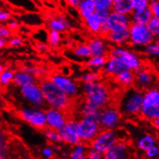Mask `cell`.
<instances>
[{
	"label": "cell",
	"instance_id": "6da1fadb",
	"mask_svg": "<svg viewBox=\"0 0 159 159\" xmlns=\"http://www.w3.org/2000/svg\"><path fill=\"white\" fill-rule=\"evenodd\" d=\"M39 84L43 92L45 102L48 107L57 108L70 114H73L75 111L77 99L70 98L49 78L40 80Z\"/></svg>",
	"mask_w": 159,
	"mask_h": 159
},
{
	"label": "cell",
	"instance_id": "7a4b0ae2",
	"mask_svg": "<svg viewBox=\"0 0 159 159\" xmlns=\"http://www.w3.org/2000/svg\"><path fill=\"white\" fill-rule=\"evenodd\" d=\"M83 98L98 109L112 105L113 92L109 83L103 80L82 84Z\"/></svg>",
	"mask_w": 159,
	"mask_h": 159
},
{
	"label": "cell",
	"instance_id": "3957f363",
	"mask_svg": "<svg viewBox=\"0 0 159 159\" xmlns=\"http://www.w3.org/2000/svg\"><path fill=\"white\" fill-rule=\"evenodd\" d=\"M144 91L134 87L124 90L118 105L123 117L134 118L140 116L143 108Z\"/></svg>",
	"mask_w": 159,
	"mask_h": 159
},
{
	"label": "cell",
	"instance_id": "277c9868",
	"mask_svg": "<svg viewBox=\"0 0 159 159\" xmlns=\"http://www.w3.org/2000/svg\"><path fill=\"white\" fill-rule=\"evenodd\" d=\"M17 116L24 122L34 129L43 131L46 129V111L33 108H22L17 111Z\"/></svg>",
	"mask_w": 159,
	"mask_h": 159
},
{
	"label": "cell",
	"instance_id": "5b68a950",
	"mask_svg": "<svg viewBox=\"0 0 159 159\" xmlns=\"http://www.w3.org/2000/svg\"><path fill=\"white\" fill-rule=\"evenodd\" d=\"M129 45L133 48H143L146 45L156 40L155 37L148 29L147 25H140L131 24L129 28Z\"/></svg>",
	"mask_w": 159,
	"mask_h": 159
},
{
	"label": "cell",
	"instance_id": "8992f818",
	"mask_svg": "<svg viewBox=\"0 0 159 159\" xmlns=\"http://www.w3.org/2000/svg\"><path fill=\"white\" fill-rule=\"evenodd\" d=\"M77 131L81 142L90 145L102 129L97 121L81 118L77 119Z\"/></svg>",
	"mask_w": 159,
	"mask_h": 159
},
{
	"label": "cell",
	"instance_id": "52a82bcc",
	"mask_svg": "<svg viewBox=\"0 0 159 159\" xmlns=\"http://www.w3.org/2000/svg\"><path fill=\"white\" fill-rule=\"evenodd\" d=\"M122 117L118 105L112 104L101 109L99 124L102 130H115L121 123Z\"/></svg>",
	"mask_w": 159,
	"mask_h": 159
},
{
	"label": "cell",
	"instance_id": "ba28073f",
	"mask_svg": "<svg viewBox=\"0 0 159 159\" xmlns=\"http://www.w3.org/2000/svg\"><path fill=\"white\" fill-rule=\"evenodd\" d=\"M48 78L70 98L78 99L80 89L77 82L74 79L61 73H52Z\"/></svg>",
	"mask_w": 159,
	"mask_h": 159
},
{
	"label": "cell",
	"instance_id": "9c48e42d",
	"mask_svg": "<svg viewBox=\"0 0 159 159\" xmlns=\"http://www.w3.org/2000/svg\"><path fill=\"white\" fill-rule=\"evenodd\" d=\"M19 92L21 96L31 105V107L40 109H44L43 108L47 107L40 84H33L20 88Z\"/></svg>",
	"mask_w": 159,
	"mask_h": 159
},
{
	"label": "cell",
	"instance_id": "30bf717a",
	"mask_svg": "<svg viewBox=\"0 0 159 159\" xmlns=\"http://www.w3.org/2000/svg\"><path fill=\"white\" fill-rule=\"evenodd\" d=\"M120 141L115 130H102L97 134L89 147L104 154Z\"/></svg>",
	"mask_w": 159,
	"mask_h": 159
},
{
	"label": "cell",
	"instance_id": "8fae6325",
	"mask_svg": "<svg viewBox=\"0 0 159 159\" xmlns=\"http://www.w3.org/2000/svg\"><path fill=\"white\" fill-rule=\"evenodd\" d=\"M45 111L46 117V129L51 130L59 131L67 123L70 118H74L72 114L57 108L48 107Z\"/></svg>",
	"mask_w": 159,
	"mask_h": 159
},
{
	"label": "cell",
	"instance_id": "7c38bea8",
	"mask_svg": "<svg viewBox=\"0 0 159 159\" xmlns=\"http://www.w3.org/2000/svg\"><path fill=\"white\" fill-rule=\"evenodd\" d=\"M77 119L75 118H71L68 120L67 123L64 127L58 131L64 143L73 147L81 143L80 139L77 134Z\"/></svg>",
	"mask_w": 159,
	"mask_h": 159
},
{
	"label": "cell",
	"instance_id": "4fadbf2b",
	"mask_svg": "<svg viewBox=\"0 0 159 159\" xmlns=\"http://www.w3.org/2000/svg\"><path fill=\"white\" fill-rule=\"evenodd\" d=\"M106 25L110 32H120L129 29L131 22L129 16L111 12Z\"/></svg>",
	"mask_w": 159,
	"mask_h": 159
},
{
	"label": "cell",
	"instance_id": "5bb4252c",
	"mask_svg": "<svg viewBox=\"0 0 159 159\" xmlns=\"http://www.w3.org/2000/svg\"><path fill=\"white\" fill-rule=\"evenodd\" d=\"M108 43L100 36H91L87 40V44L91 53V57L108 56L110 47Z\"/></svg>",
	"mask_w": 159,
	"mask_h": 159
},
{
	"label": "cell",
	"instance_id": "9a60e30c",
	"mask_svg": "<svg viewBox=\"0 0 159 159\" xmlns=\"http://www.w3.org/2000/svg\"><path fill=\"white\" fill-rule=\"evenodd\" d=\"M120 59L122 62L124 70H128L136 73L144 68L142 60L138 54L131 51L128 48L127 52L121 57H120Z\"/></svg>",
	"mask_w": 159,
	"mask_h": 159
},
{
	"label": "cell",
	"instance_id": "2e32d148",
	"mask_svg": "<svg viewBox=\"0 0 159 159\" xmlns=\"http://www.w3.org/2000/svg\"><path fill=\"white\" fill-rule=\"evenodd\" d=\"M48 30L56 31L58 32H66L71 29V25L67 18L62 14H56L48 17L46 20Z\"/></svg>",
	"mask_w": 159,
	"mask_h": 159
},
{
	"label": "cell",
	"instance_id": "e0dca14e",
	"mask_svg": "<svg viewBox=\"0 0 159 159\" xmlns=\"http://www.w3.org/2000/svg\"><path fill=\"white\" fill-rule=\"evenodd\" d=\"M129 147L125 141L120 140L104 153L103 159H129Z\"/></svg>",
	"mask_w": 159,
	"mask_h": 159
},
{
	"label": "cell",
	"instance_id": "ac0fdd59",
	"mask_svg": "<svg viewBox=\"0 0 159 159\" xmlns=\"http://www.w3.org/2000/svg\"><path fill=\"white\" fill-rule=\"evenodd\" d=\"M155 82V75L152 72L142 68L135 73V88L142 91H145L152 87Z\"/></svg>",
	"mask_w": 159,
	"mask_h": 159
},
{
	"label": "cell",
	"instance_id": "d6986e66",
	"mask_svg": "<svg viewBox=\"0 0 159 159\" xmlns=\"http://www.w3.org/2000/svg\"><path fill=\"white\" fill-rule=\"evenodd\" d=\"M123 70H124V67H123L122 62L119 57L108 56V61H107L101 73L106 77L113 79Z\"/></svg>",
	"mask_w": 159,
	"mask_h": 159
},
{
	"label": "cell",
	"instance_id": "ffe728a7",
	"mask_svg": "<svg viewBox=\"0 0 159 159\" xmlns=\"http://www.w3.org/2000/svg\"><path fill=\"white\" fill-rule=\"evenodd\" d=\"M113 80L121 89L127 90L135 86V73L128 70H123L113 77Z\"/></svg>",
	"mask_w": 159,
	"mask_h": 159
},
{
	"label": "cell",
	"instance_id": "44dd1931",
	"mask_svg": "<svg viewBox=\"0 0 159 159\" xmlns=\"http://www.w3.org/2000/svg\"><path fill=\"white\" fill-rule=\"evenodd\" d=\"M152 18L153 14L150 7L144 8L139 10H134V12L130 16L131 24L140 25H147Z\"/></svg>",
	"mask_w": 159,
	"mask_h": 159
},
{
	"label": "cell",
	"instance_id": "7402d4cb",
	"mask_svg": "<svg viewBox=\"0 0 159 159\" xmlns=\"http://www.w3.org/2000/svg\"><path fill=\"white\" fill-rule=\"evenodd\" d=\"M105 40L111 45L114 46H124V45H129V29L120 31V32H111L105 38Z\"/></svg>",
	"mask_w": 159,
	"mask_h": 159
},
{
	"label": "cell",
	"instance_id": "603a6c76",
	"mask_svg": "<svg viewBox=\"0 0 159 159\" xmlns=\"http://www.w3.org/2000/svg\"><path fill=\"white\" fill-rule=\"evenodd\" d=\"M82 22L84 28L92 36H99L102 23L97 12L87 17V19L82 20Z\"/></svg>",
	"mask_w": 159,
	"mask_h": 159
},
{
	"label": "cell",
	"instance_id": "cb8c5ba5",
	"mask_svg": "<svg viewBox=\"0 0 159 159\" xmlns=\"http://www.w3.org/2000/svg\"><path fill=\"white\" fill-rule=\"evenodd\" d=\"M40 80L32 75L30 74L23 69L19 70L15 72V77H14L13 84L16 86L20 88L27 86L33 84H39Z\"/></svg>",
	"mask_w": 159,
	"mask_h": 159
},
{
	"label": "cell",
	"instance_id": "d4e9b609",
	"mask_svg": "<svg viewBox=\"0 0 159 159\" xmlns=\"http://www.w3.org/2000/svg\"><path fill=\"white\" fill-rule=\"evenodd\" d=\"M77 11L81 20L87 19L97 12L94 2V0H81Z\"/></svg>",
	"mask_w": 159,
	"mask_h": 159
},
{
	"label": "cell",
	"instance_id": "484cf974",
	"mask_svg": "<svg viewBox=\"0 0 159 159\" xmlns=\"http://www.w3.org/2000/svg\"><path fill=\"white\" fill-rule=\"evenodd\" d=\"M159 105V89L152 87L144 91L143 107H154Z\"/></svg>",
	"mask_w": 159,
	"mask_h": 159
},
{
	"label": "cell",
	"instance_id": "4316f807",
	"mask_svg": "<svg viewBox=\"0 0 159 159\" xmlns=\"http://www.w3.org/2000/svg\"><path fill=\"white\" fill-rule=\"evenodd\" d=\"M108 56H97V57H90L85 61L84 66L89 71L92 72H101L104 68Z\"/></svg>",
	"mask_w": 159,
	"mask_h": 159
},
{
	"label": "cell",
	"instance_id": "83f0119b",
	"mask_svg": "<svg viewBox=\"0 0 159 159\" xmlns=\"http://www.w3.org/2000/svg\"><path fill=\"white\" fill-rule=\"evenodd\" d=\"M156 138L153 134L146 133V134L139 136L138 139L136 141L135 145L138 150L145 152L149 148L156 145Z\"/></svg>",
	"mask_w": 159,
	"mask_h": 159
},
{
	"label": "cell",
	"instance_id": "f1b7e54d",
	"mask_svg": "<svg viewBox=\"0 0 159 159\" xmlns=\"http://www.w3.org/2000/svg\"><path fill=\"white\" fill-rule=\"evenodd\" d=\"M111 10L112 12L130 16L134 10L132 0H119L115 2H113Z\"/></svg>",
	"mask_w": 159,
	"mask_h": 159
},
{
	"label": "cell",
	"instance_id": "f546056e",
	"mask_svg": "<svg viewBox=\"0 0 159 159\" xmlns=\"http://www.w3.org/2000/svg\"><path fill=\"white\" fill-rule=\"evenodd\" d=\"M88 149L89 145L81 142L73 147L72 151L70 152L68 158L69 159H86Z\"/></svg>",
	"mask_w": 159,
	"mask_h": 159
},
{
	"label": "cell",
	"instance_id": "4dcf8cb0",
	"mask_svg": "<svg viewBox=\"0 0 159 159\" xmlns=\"http://www.w3.org/2000/svg\"><path fill=\"white\" fill-rule=\"evenodd\" d=\"M71 51L76 57L84 60L85 61L91 57L90 50L87 43L78 44Z\"/></svg>",
	"mask_w": 159,
	"mask_h": 159
},
{
	"label": "cell",
	"instance_id": "1f68e13d",
	"mask_svg": "<svg viewBox=\"0 0 159 159\" xmlns=\"http://www.w3.org/2000/svg\"><path fill=\"white\" fill-rule=\"evenodd\" d=\"M101 80H103L102 73L98 72H92V71L83 73L78 77V81L81 84L97 82Z\"/></svg>",
	"mask_w": 159,
	"mask_h": 159
},
{
	"label": "cell",
	"instance_id": "d6a6232c",
	"mask_svg": "<svg viewBox=\"0 0 159 159\" xmlns=\"http://www.w3.org/2000/svg\"><path fill=\"white\" fill-rule=\"evenodd\" d=\"M140 116L144 120L152 122L159 118V105L154 107H143Z\"/></svg>",
	"mask_w": 159,
	"mask_h": 159
},
{
	"label": "cell",
	"instance_id": "836d02e7",
	"mask_svg": "<svg viewBox=\"0 0 159 159\" xmlns=\"http://www.w3.org/2000/svg\"><path fill=\"white\" fill-rule=\"evenodd\" d=\"M24 71L27 72L30 74L35 76L39 80H42L43 79H46V76L47 75V71L42 66H26L23 69Z\"/></svg>",
	"mask_w": 159,
	"mask_h": 159
},
{
	"label": "cell",
	"instance_id": "e575fe53",
	"mask_svg": "<svg viewBox=\"0 0 159 159\" xmlns=\"http://www.w3.org/2000/svg\"><path fill=\"white\" fill-rule=\"evenodd\" d=\"M15 72L10 69H5L2 72H0V82L2 86H6L9 84L13 83Z\"/></svg>",
	"mask_w": 159,
	"mask_h": 159
},
{
	"label": "cell",
	"instance_id": "d590c367",
	"mask_svg": "<svg viewBox=\"0 0 159 159\" xmlns=\"http://www.w3.org/2000/svg\"><path fill=\"white\" fill-rule=\"evenodd\" d=\"M142 52L150 57L159 58V40L156 39L152 43L146 45L142 48Z\"/></svg>",
	"mask_w": 159,
	"mask_h": 159
},
{
	"label": "cell",
	"instance_id": "8d00e7d4",
	"mask_svg": "<svg viewBox=\"0 0 159 159\" xmlns=\"http://www.w3.org/2000/svg\"><path fill=\"white\" fill-rule=\"evenodd\" d=\"M43 134L45 138L52 144H60L64 143L62 140V138L60 135L58 131L51 130V129H46L43 131Z\"/></svg>",
	"mask_w": 159,
	"mask_h": 159
},
{
	"label": "cell",
	"instance_id": "74e56055",
	"mask_svg": "<svg viewBox=\"0 0 159 159\" xmlns=\"http://www.w3.org/2000/svg\"><path fill=\"white\" fill-rule=\"evenodd\" d=\"M62 38H61L60 32H56L53 30H48L47 43L50 47L56 48L60 45Z\"/></svg>",
	"mask_w": 159,
	"mask_h": 159
},
{
	"label": "cell",
	"instance_id": "f35d334b",
	"mask_svg": "<svg viewBox=\"0 0 159 159\" xmlns=\"http://www.w3.org/2000/svg\"><path fill=\"white\" fill-rule=\"evenodd\" d=\"M97 11L110 9L111 10L113 2L112 0H94Z\"/></svg>",
	"mask_w": 159,
	"mask_h": 159
},
{
	"label": "cell",
	"instance_id": "ab89813d",
	"mask_svg": "<svg viewBox=\"0 0 159 159\" xmlns=\"http://www.w3.org/2000/svg\"><path fill=\"white\" fill-rule=\"evenodd\" d=\"M147 27L152 32L155 39L159 40V19L153 16L150 22L147 24Z\"/></svg>",
	"mask_w": 159,
	"mask_h": 159
},
{
	"label": "cell",
	"instance_id": "60d3db41",
	"mask_svg": "<svg viewBox=\"0 0 159 159\" xmlns=\"http://www.w3.org/2000/svg\"><path fill=\"white\" fill-rule=\"evenodd\" d=\"M0 144H1V152H0V157H1V159H6V157L8 155V142L7 139H6V134L5 133H3L2 131L1 132V142H0Z\"/></svg>",
	"mask_w": 159,
	"mask_h": 159
},
{
	"label": "cell",
	"instance_id": "b9f144b4",
	"mask_svg": "<svg viewBox=\"0 0 159 159\" xmlns=\"http://www.w3.org/2000/svg\"><path fill=\"white\" fill-rule=\"evenodd\" d=\"M147 159H158L159 158V145H155L144 152Z\"/></svg>",
	"mask_w": 159,
	"mask_h": 159
},
{
	"label": "cell",
	"instance_id": "7bdbcfd3",
	"mask_svg": "<svg viewBox=\"0 0 159 159\" xmlns=\"http://www.w3.org/2000/svg\"><path fill=\"white\" fill-rule=\"evenodd\" d=\"M56 149L54 148L50 147V146H46L44 147L41 151L42 156L46 159H52L54 157L55 154H56Z\"/></svg>",
	"mask_w": 159,
	"mask_h": 159
},
{
	"label": "cell",
	"instance_id": "ee69618b",
	"mask_svg": "<svg viewBox=\"0 0 159 159\" xmlns=\"http://www.w3.org/2000/svg\"><path fill=\"white\" fill-rule=\"evenodd\" d=\"M151 0H132L133 6L134 10L143 9L144 8L149 7Z\"/></svg>",
	"mask_w": 159,
	"mask_h": 159
},
{
	"label": "cell",
	"instance_id": "f6af8a7d",
	"mask_svg": "<svg viewBox=\"0 0 159 159\" xmlns=\"http://www.w3.org/2000/svg\"><path fill=\"white\" fill-rule=\"evenodd\" d=\"M23 44V41L18 36H12L8 39V46L10 48H19Z\"/></svg>",
	"mask_w": 159,
	"mask_h": 159
},
{
	"label": "cell",
	"instance_id": "bcb514c9",
	"mask_svg": "<svg viewBox=\"0 0 159 159\" xmlns=\"http://www.w3.org/2000/svg\"><path fill=\"white\" fill-rule=\"evenodd\" d=\"M112 10L110 9H105V10H100L97 11V13L98 14L99 17H100V22H101L102 25H105L107 24L108 19H109V16L111 15Z\"/></svg>",
	"mask_w": 159,
	"mask_h": 159
},
{
	"label": "cell",
	"instance_id": "7dc6e473",
	"mask_svg": "<svg viewBox=\"0 0 159 159\" xmlns=\"http://www.w3.org/2000/svg\"><path fill=\"white\" fill-rule=\"evenodd\" d=\"M104 154L97 152L95 149L91 148L89 147L87 154V158L86 159H103Z\"/></svg>",
	"mask_w": 159,
	"mask_h": 159
},
{
	"label": "cell",
	"instance_id": "c3c4849f",
	"mask_svg": "<svg viewBox=\"0 0 159 159\" xmlns=\"http://www.w3.org/2000/svg\"><path fill=\"white\" fill-rule=\"evenodd\" d=\"M5 25L10 29V30H12V32H15L19 29V27H20V22H19V21L18 20V19L12 18V19H11L10 20L8 21Z\"/></svg>",
	"mask_w": 159,
	"mask_h": 159
},
{
	"label": "cell",
	"instance_id": "681fc988",
	"mask_svg": "<svg viewBox=\"0 0 159 159\" xmlns=\"http://www.w3.org/2000/svg\"><path fill=\"white\" fill-rule=\"evenodd\" d=\"M13 33L12 30H10L6 25H2L0 26V37H2V38H6L7 39H9V38L13 36Z\"/></svg>",
	"mask_w": 159,
	"mask_h": 159
},
{
	"label": "cell",
	"instance_id": "f907efd6",
	"mask_svg": "<svg viewBox=\"0 0 159 159\" xmlns=\"http://www.w3.org/2000/svg\"><path fill=\"white\" fill-rule=\"evenodd\" d=\"M154 17L159 19V0H151L149 5Z\"/></svg>",
	"mask_w": 159,
	"mask_h": 159
},
{
	"label": "cell",
	"instance_id": "816d5d0a",
	"mask_svg": "<svg viewBox=\"0 0 159 159\" xmlns=\"http://www.w3.org/2000/svg\"><path fill=\"white\" fill-rule=\"evenodd\" d=\"M12 19V13L8 10H3L2 9L0 12V21L2 23H5Z\"/></svg>",
	"mask_w": 159,
	"mask_h": 159
},
{
	"label": "cell",
	"instance_id": "f5cc1de1",
	"mask_svg": "<svg viewBox=\"0 0 159 159\" xmlns=\"http://www.w3.org/2000/svg\"><path fill=\"white\" fill-rule=\"evenodd\" d=\"M80 1L81 0H65L66 6L74 9H77L78 8Z\"/></svg>",
	"mask_w": 159,
	"mask_h": 159
},
{
	"label": "cell",
	"instance_id": "db71d44e",
	"mask_svg": "<svg viewBox=\"0 0 159 159\" xmlns=\"http://www.w3.org/2000/svg\"><path fill=\"white\" fill-rule=\"evenodd\" d=\"M48 45L45 44L44 43H40L36 45V48L39 51H41V52H44L46 51V49L48 48Z\"/></svg>",
	"mask_w": 159,
	"mask_h": 159
},
{
	"label": "cell",
	"instance_id": "11a10c76",
	"mask_svg": "<svg viewBox=\"0 0 159 159\" xmlns=\"http://www.w3.org/2000/svg\"><path fill=\"white\" fill-rule=\"evenodd\" d=\"M65 45H66V48L72 50L77 45H75V43H74V41L73 39H67L66 40V43H65Z\"/></svg>",
	"mask_w": 159,
	"mask_h": 159
},
{
	"label": "cell",
	"instance_id": "9f6ffc18",
	"mask_svg": "<svg viewBox=\"0 0 159 159\" xmlns=\"http://www.w3.org/2000/svg\"><path fill=\"white\" fill-rule=\"evenodd\" d=\"M6 46H8V39L6 38L0 37V48H3Z\"/></svg>",
	"mask_w": 159,
	"mask_h": 159
},
{
	"label": "cell",
	"instance_id": "6f0895ef",
	"mask_svg": "<svg viewBox=\"0 0 159 159\" xmlns=\"http://www.w3.org/2000/svg\"><path fill=\"white\" fill-rule=\"evenodd\" d=\"M151 123H152V125L153 126L154 129H155L157 131H159V118L152 121Z\"/></svg>",
	"mask_w": 159,
	"mask_h": 159
},
{
	"label": "cell",
	"instance_id": "680465c9",
	"mask_svg": "<svg viewBox=\"0 0 159 159\" xmlns=\"http://www.w3.org/2000/svg\"><path fill=\"white\" fill-rule=\"evenodd\" d=\"M47 2H50V3H55L57 2V0H46Z\"/></svg>",
	"mask_w": 159,
	"mask_h": 159
},
{
	"label": "cell",
	"instance_id": "91938a15",
	"mask_svg": "<svg viewBox=\"0 0 159 159\" xmlns=\"http://www.w3.org/2000/svg\"><path fill=\"white\" fill-rule=\"evenodd\" d=\"M118 1H119V0H112V2H118Z\"/></svg>",
	"mask_w": 159,
	"mask_h": 159
},
{
	"label": "cell",
	"instance_id": "94428289",
	"mask_svg": "<svg viewBox=\"0 0 159 159\" xmlns=\"http://www.w3.org/2000/svg\"><path fill=\"white\" fill-rule=\"evenodd\" d=\"M158 159H159V158H158Z\"/></svg>",
	"mask_w": 159,
	"mask_h": 159
}]
</instances>
